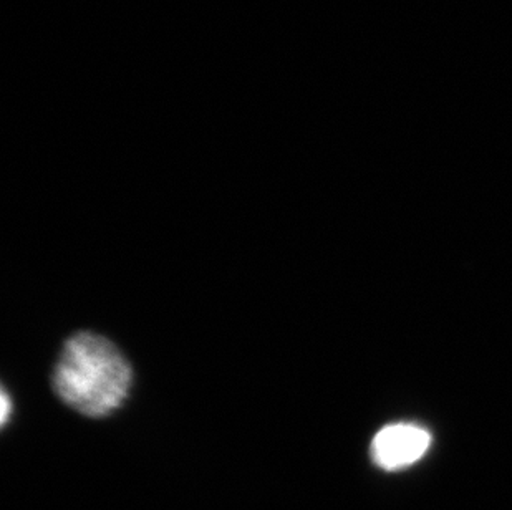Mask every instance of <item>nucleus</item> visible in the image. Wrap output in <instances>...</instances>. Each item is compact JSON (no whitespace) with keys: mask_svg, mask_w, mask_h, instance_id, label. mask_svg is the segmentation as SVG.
Masks as SVG:
<instances>
[{"mask_svg":"<svg viewBox=\"0 0 512 510\" xmlns=\"http://www.w3.org/2000/svg\"><path fill=\"white\" fill-rule=\"evenodd\" d=\"M54 386L65 405L90 418H102L126 400L131 368L107 338L78 333L58 358Z\"/></svg>","mask_w":512,"mask_h":510,"instance_id":"nucleus-1","label":"nucleus"},{"mask_svg":"<svg viewBox=\"0 0 512 510\" xmlns=\"http://www.w3.org/2000/svg\"><path fill=\"white\" fill-rule=\"evenodd\" d=\"M431 436L416 424H390L373 438L372 459L385 471H397L415 464L430 448Z\"/></svg>","mask_w":512,"mask_h":510,"instance_id":"nucleus-2","label":"nucleus"},{"mask_svg":"<svg viewBox=\"0 0 512 510\" xmlns=\"http://www.w3.org/2000/svg\"><path fill=\"white\" fill-rule=\"evenodd\" d=\"M0 406H2V411H0V421L2 424L7 423V419H9L10 414V400L9 395H7V391L2 390V401H0Z\"/></svg>","mask_w":512,"mask_h":510,"instance_id":"nucleus-3","label":"nucleus"}]
</instances>
